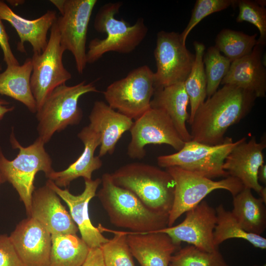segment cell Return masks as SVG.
Segmentation results:
<instances>
[{
  "label": "cell",
  "instance_id": "obj_1",
  "mask_svg": "<svg viewBox=\"0 0 266 266\" xmlns=\"http://www.w3.org/2000/svg\"><path fill=\"white\" fill-rule=\"evenodd\" d=\"M256 98L251 92L224 85L196 112L190 124L192 140L210 145L222 143L228 129L248 114Z\"/></svg>",
  "mask_w": 266,
  "mask_h": 266
},
{
  "label": "cell",
  "instance_id": "obj_2",
  "mask_svg": "<svg viewBox=\"0 0 266 266\" xmlns=\"http://www.w3.org/2000/svg\"><path fill=\"white\" fill-rule=\"evenodd\" d=\"M100 179L101 187L96 196L112 225L133 233L155 232L167 227L168 215L150 210L133 193L116 185L110 173H103Z\"/></svg>",
  "mask_w": 266,
  "mask_h": 266
},
{
  "label": "cell",
  "instance_id": "obj_3",
  "mask_svg": "<svg viewBox=\"0 0 266 266\" xmlns=\"http://www.w3.org/2000/svg\"><path fill=\"white\" fill-rule=\"evenodd\" d=\"M110 174L116 185L133 193L150 210L168 216L173 202L175 183L166 170L135 162L125 165Z\"/></svg>",
  "mask_w": 266,
  "mask_h": 266
},
{
  "label": "cell",
  "instance_id": "obj_4",
  "mask_svg": "<svg viewBox=\"0 0 266 266\" xmlns=\"http://www.w3.org/2000/svg\"><path fill=\"white\" fill-rule=\"evenodd\" d=\"M122 6L121 2H108L99 9L94 27L99 33H105V38L92 39L86 52L87 63L93 64L108 52L128 54L133 51L146 36L148 28L140 18L131 25L123 19L115 17Z\"/></svg>",
  "mask_w": 266,
  "mask_h": 266
},
{
  "label": "cell",
  "instance_id": "obj_5",
  "mask_svg": "<svg viewBox=\"0 0 266 266\" xmlns=\"http://www.w3.org/2000/svg\"><path fill=\"white\" fill-rule=\"evenodd\" d=\"M10 142L13 149H19V153L14 159L9 160L0 150V171L5 181L10 183L17 191L28 216L33 193L35 189V175L42 171L47 178L54 171L52 160L45 150L44 142L39 137L30 145L24 147L12 132Z\"/></svg>",
  "mask_w": 266,
  "mask_h": 266
},
{
  "label": "cell",
  "instance_id": "obj_6",
  "mask_svg": "<svg viewBox=\"0 0 266 266\" xmlns=\"http://www.w3.org/2000/svg\"><path fill=\"white\" fill-rule=\"evenodd\" d=\"M98 92L93 83H86L85 80L55 88L36 113L38 137L45 144L56 132L79 124L83 117L82 110L78 106L79 98L85 94Z\"/></svg>",
  "mask_w": 266,
  "mask_h": 266
},
{
  "label": "cell",
  "instance_id": "obj_7",
  "mask_svg": "<svg viewBox=\"0 0 266 266\" xmlns=\"http://www.w3.org/2000/svg\"><path fill=\"white\" fill-rule=\"evenodd\" d=\"M241 140L233 142L232 138L227 137L222 143L215 145L191 140L175 153L158 156L157 164L161 167H178L210 179L226 177L229 175L223 169L225 160Z\"/></svg>",
  "mask_w": 266,
  "mask_h": 266
},
{
  "label": "cell",
  "instance_id": "obj_8",
  "mask_svg": "<svg viewBox=\"0 0 266 266\" xmlns=\"http://www.w3.org/2000/svg\"><path fill=\"white\" fill-rule=\"evenodd\" d=\"M166 170L175 183L173 204L168 217V227L172 226L183 214L196 206L213 191L226 190L233 197L244 188L238 179L231 176L216 181L178 167H167Z\"/></svg>",
  "mask_w": 266,
  "mask_h": 266
},
{
  "label": "cell",
  "instance_id": "obj_9",
  "mask_svg": "<svg viewBox=\"0 0 266 266\" xmlns=\"http://www.w3.org/2000/svg\"><path fill=\"white\" fill-rule=\"evenodd\" d=\"M155 90L154 72L143 65L109 85L103 94L109 106L135 120L151 108Z\"/></svg>",
  "mask_w": 266,
  "mask_h": 266
},
{
  "label": "cell",
  "instance_id": "obj_10",
  "mask_svg": "<svg viewBox=\"0 0 266 266\" xmlns=\"http://www.w3.org/2000/svg\"><path fill=\"white\" fill-rule=\"evenodd\" d=\"M65 51L61 44L55 21L51 28L46 48L40 54L33 53L31 58L33 70L30 84L36 103L37 111L55 88L65 84L71 78V74L63 63V55Z\"/></svg>",
  "mask_w": 266,
  "mask_h": 266
},
{
  "label": "cell",
  "instance_id": "obj_11",
  "mask_svg": "<svg viewBox=\"0 0 266 266\" xmlns=\"http://www.w3.org/2000/svg\"><path fill=\"white\" fill-rule=\"evenodd\" d=\"M154 55L157 67L154 72L155 90L184 82L195 59V55L183 43L180 33L174 32L158 33Z\"/></svg>",
  "mask_w": 266,
  "mask_h": 266
},
{
  "label": "cell",
  "instance_id": "obj_12",
  "mask_svg": "<svg viewBox=\"0 0 266 266\" xmlns=\"http://www.w3.org/2000/svg\"><path fill=\"white\" fill-rule=\"evenodd\" d=\"M97 2V0H65L61 16L56 21L61 44L73 56L79 74L83 73L87 64V31Z\"/></svg>",
  "mask_w": 266,
  "mask_h": 266
},
{
  "label": "cell",
  "instance_id": "obj_13",
  "mask_svg": "<svg viewBox=\"0 0 266 266\" xmlns=\"http://www.w3.org/2000/svg\"><path fill=\"white\" fill-rule=\"evenodd\" d=\"M130 131L131 139L127 154L132 159L144 158L145 147L148 144H166L178 151L185 144L169 117L158 109L146 111L133 121Z\"/></svg>",
  "mask_w": 266,
  "mask_h": 266
},
{
  "label": "cell",
  "instance_id": "obj_14",
  "mask_svg": "<svg viewBox=\"0 0 266 266\" xmlns=\"http://www.w3.org/2000/svg\"><path fill=\"white\" fill-rule=\"evenodd\" d=\"M216 221L215 209L202 200L186 212L181 223L158 231L167 234L178 244L186 242L204 251L212 252L218 249L213 243Z\"/></svg>",
  "mask_w": 266,
  "mask_h": 266
},
{
  "label": "cell",
  "instance_id": "obj_15",
  "mask_svg": "<svg viewBox=\"0 0 266 266\" xmlns=\"http://www.w3.org/2000/svg\"><path fill=\"white\" fill-rule=\"evenodd\" d=\"M25 266H49L51 234L37 221L28 217L9 236Z\"/></svg>",
  "mask_w": 266,
  "mask_h": 266
},
{
  "label": "cell",
  "instance_id": "obj_16",
  "mask_svg": "<svg viewBox=\"0 0 266 266\" xmlns=\"http://www.w3.org/2000/svg\"><path fill=\"white\" fill-rule=\"evenodd\" d=\"M83 192L79 195L72 194L68 189H62L50 180L46 182L68 206L70 215L76 225L81 238L89 248L100 247L107 242L100 231L92 223L88 211L89 202L96 195L98 188L101 184V179H84Z\"/></svg>",
  "mask_w": 266,
  "mask_h": 266
},
{
  "label": "cell",
  "instance_id": "obj_17",
  "mask_svg": "<svg viewBox=\"0 0 266 266\" xmlns=\"http://www.w3.org/2000/svg\"><path fill=\"white\" fill-rule=\"evenodd\" d=\"M266 147L265 141L258 142L253 137L247 142L243 137L226 157L223 164V169L229 176L238 179L244 187L259 195L263 186L258 181V172L264 164L263 151Z\"/></svg>",
  "mask_w": 266,
  "mask_h": 266
},
{
  "label": "cell",
  "instance_id": "obj_18",
  "mask_svg": "<svg viewBox=\"0 0 266 266\" xmlns=\"http://www.w3.org/2000/svg\"><path fill=\"white\" fill-rule=\"evenodd\" d=\"M28 217L39 222L51 235L76 234L79 231L60 198L47 184L33 191Z\"/></svg>",
  "mask_w": 266,
  "mask_h": 266
},
{
  "label": "cell",
  "instance_id": "obj_19",
  "mask_svg": "<svg viewBox=\"0 0 266 266\" xmlns=\"http://www.w3.org/2000/svg\"><path fill=\"white\" fill-rule=\"evenodd\" d=\"M127 237L132 254L140 266H169L172 256L180 248L160 231L129 233Z\"/></svg>",
  "mask_w": 266,
  "mask_h": 266
},
{
  "label": "cell",
  "instance_id": "obj_20",
  "mask_svg": "<svg viewBox=\"0 0 266 266\" xmlns=\"http://www.w3.org/2000/svg\"><path fill=\"white\" fill-rule=\"evenodd\" d=\"M0 18L7 21L15 29L20 38L17 50L25 53L24 43L28 42L33 53L40 54L46 48L47 33L57 20L56 12L48 10L34 20H29L15 13L3 0H0Z\"/></svg>",
  "mask_w": 266,
  "mask_h": 266
},
{
  "label": "cell",
  "instance_id": "obj_21",
  "mask_svg": "<svg viewBox=\"0 0 266 266\" xmlns=\"http://www.w3.org/2000/svg\"><path fill=\"white\" fill-rule=\"evenodd\" d=\"M89 119L88 126L100 136L98 155L100 158L114 153L118 141L124 133L130 131L133 123V120L101 100L95 101Z\"/></svg>",
  "mask_w": 266,
  "mask_h": 266
},
{
  "label": "cell",
  "instance_id": "obj_22",
  "mask_svg": "<svg viewBox=\"0 0 266 266\" xmlns=\"http://www.w3.org/2000/svg\"><path fill=\"white\" fill-rule=\"evenodd\" d=\"M263 46L256 44L252 52L231 63L221 84L231 85L265 98L266 94V69L262 60Z\"/></svg>",
  "mask_w": 266,
  "mask_h": 266
},
{
  "label": "cell",
  "instance_id": "obj_23",
  "mask_svg": "<svg viewBox=\"0 0 266 266\" xmlns=\"http://www.w3.org/2000/svg\"><path fill=\"white\" fill-rule=\"evenodd\" d=\"M77 137L84 144L82 154L66 169L60 171L54 170L47 177L60 188L66 187L79 177L92 179L93 172L102 166L100 158L94 155L96 149L100 144V134L88 126L80 131Z\"/></svg>",
  "mask_w": 266,
  "mask_h": 266
},
{
  "label": "cell",
  "instance_id": "obj_24",
  "mask_svg": "<svg viewBox=\"0 0 266 266\" xmlns=\"http://www.w3.org/2000/svg\"><path fill=\"white\" fill-rule=\"evenodd\" d=\"M189 103L184 82L156 89L150 102L151 108L162 110L167 114L185 142L192 140L186 124L189 118Z\"/></svg>",
  "mask_w": 266,
  "mask_h": 266
},
{
  "label": "cell",
  "instance_id": "obj_25",
  "mask_svg": "<svg viewBox=\"0 0 266 266\" xmlns=\"http://www.w3.org/2000/svg\"><path fill=\"white\" fill-rule=\"evenodd\" d=\"M32 70V61L29 58L22 65L7 66L0 73V94L20 102L32 113H36V103L30 84Z\"/></svg>",
  "mask_w": 266,
  "mask_h": 266
},
{
  "label": "cell",
  "instance_id": "obj_26",
  "mask_svg": "<svg viewBox=\"0 0 266 266\" xmlns=\"http://www.w3.org/2000/svg\"><path fill=\"white\" fill-rule=\"evenodd\" d=\"M251 190L244 187L233 197L231 212L245 231L261 235L266 228V203L261 198L255 197Z\"/></svg>",
  "mask_w": 266,
  "mask_h": 266
},
{
  "label": "cell",
  "instance_id": "obj_27",
  "mask_svg": "<svg viewBox=\"0 0 266 266\" xmlns=\"http://www.w3.org/2000/svg\"><path fill=\"white\" fill-rule=\"evenodd\" d=\"M49 266H81L89 247L81 238L74 234L51 235Z\"/></svg>",
  "mask_w": 266,
  "mask_h": 266
},
{
  "label": "cell",
  "instance_id": "obj_28",
  "mask_svg": "<svg viewBox=\"0 0 266 266\" xmlns=\"http://www.w3.org/2000/svg\"><path fill=\"white\" fill-rule=\"evenodd\" d=\"M217 221L213 232V243L216 247L231 238L246 240L256 248H266V238L261 235L249 233L239 225L231 211L227 210L223 204L216 208Z\"/></svg>",
  "mask_w": 266,
  "mask_h": 266
},
{
  "label": "cell",
  "instance_id": "obj_29",
  "mask_svg": "<svg viewBox=\"0 0 266 266\" xmlns=\"http://www.w3.org/2000/svg\"><path fill=\"white\" fill-rule=\"evenodd\" d=\"M195 61L191 70L184 81L185 90L189 98L190 113L187 122L190 125L198 108L204 102L206 95L207 80L203 63L205 46L195 41Z\"/></svg>",
  "mask_w": 266,
  "mask_h": 266
},
{
  "label": "cell",
  "instance_id": "obj_30",
  "mask_svg": "<svg viewBox=\"0 0 266 266\" xmlns=\"http://www.w3.org/2000/svg\"><path fill=\"white\" fill-rule=\"evenodd\" d=\"M258 33L250 35L243 32L225 29L215 39V46L231 62L250 54L257 44Z\"/></svg>",
  "mask_w": 266,
  "mask_h": 266
},
{
  "label": "cell",
  "instance_id": "obj_31",
  "mask_svg": "<svg viewBox=\"0 0 266 266\" xmlns=\"http://www.w3.org/2000/svg\"><path fill=\"white\" fill-rule=\"evenodd\" d=\"M169 266H230L219 249L212 252L189 245L178 249L171 257Z\"/></svg>",
  "mask_w": 266,
  "mask_h": 266
},
{
  "label": "cell",
  "instance_id": "obj_32",
  "mask_svg": "<svg viewBox=\"0 0 266 266\" xmlns=\"http://www.w3.org/2000/svg\"><path fill=\"white\" fill-rule=\"evenodd\" d=\"M203 63L207 80L206 95L209 98L218 90L232 62L215 46H212L204 52Z\"/></svg>",
  "mask_w": 266,
  "mask_h": 266
},
{
  "label": "cell",
  "instance_id": "obj_33",
  "mask_svg": "<svg viewBox=\"0 0 266 266\" xmlns=\"http://www.w3.org/2000/svg\"><path fill=\"white\" fill-rule=\"evenodd\" d=\"M127 235L116 233L100 247L105 266H135Z\"/></svg>",
  "mask_w": 266,
  "mask_h": 266
},
{
  "label": "cell",
  "instance_id": "obj_34",
  "mask_svg": "<svg viewBox=\"0 0 266 266\" xmlns=\"http://www.w3.org/2000/svg\"><path fill=\"white\" fill-rule=\"evenodd\" d=\"M239 13L236 18L238 23L247 22L255 26L258 30L260 36L257 44L264 46L266 43V9L256 1L236 0Z\"/></svg>",
  "mask_w": 266,
  "mask_h": 266
},
{
  "label": "cell",
  "instance_id": "obj_35",
  "mask_svg": "<svg viewBox=\"0 0 266 266\" xmlns=\"http://www.w3.org/2000/svg\"><path fill=\"white\" fill-rule=\"evenodd\" d=\"M236 4L234 0H197L192 10L191 18L183 32L180 33L181 39L186 44L187 37L191 31L203 19L215 12L227 9Z\"/></svg>",
  "mask_w": 266,
  "mask_h": 266
},
{
  "label": "cell",
  "instance_id": "obj_36",
  "mask_svg": "<svg viewBox=\"0 0 266 266\" xmlns=\"http://www.w3.org/2000/svg\"><path fill=\"white\" fill-rule=\"evenodd\" d=\"M0 266H25L7 234H0Z\"/></svg>",
  "mask_w": 266,
  "mask_h": 266
},
{
  "label": "cell",
  "instance_id": "obj_37",
  "mask_svg": "<svg viewBox=\"0 0 266 266\" xmlns=\"http://www.w3.org/2000/svg\"><path fill=\"white\" fill-rule=\"evenodd\" d=\"M9 39L4 25L0 18V46L3 53L4 61L7 66L20 65L11 50Z\"/></svg>",
  "mask_w": 266,
  "mask_h": 266
},
{
  "label": "cell",
  "instance_id": "obj_38",
  "mask_svg": "<svg viewBox=\"0 0 266 266\" xmlns=\"http://www.w3.org/2000/svg\"><path fill=\"white\" fill-rule=\"evenodd\" d=\"M81 266H105L100 248H89L87 256Z\"/></svg>",
  "mask_w": 266,
  "mask_h": 266
},
{
  "label": "cell",
  "instance_id": "obj_39",
  "mask_svg": "<svg viewBox=\"0 0 266 266\" xmlns=\"http://www.w3.org/2000/svg\"><path fill=\"white\" fill-rule=\"evenodd\" d=\"M9 102L7 100L0 99V121L2 119L4 115L14 109V106H8Z\"/></svg>",
  "mask_w": 266,
  "mask_h": 266
},
{
  "label": "cell",
  "instance_id": "obj_40",
  "mask_svg": "<svg viewBox=\"0 0 266 266\" xmlns=\"http://www.w3.org/2000/svg\"><path fill=\"white\" fill-rule=\"evenodd\" d=\"M258 179L259 182L266 184V165L264 164L259 169L258 172Z\"/></svg>",
  "mask_w": 266,
  "mask_h": 266
},
{
  "label": "cell",
  "instance_id": "obj_41",
  "mask_svg": "<svg viewBox=\"0 0 266 266\" xmlns=\"http://www.w3.org/2000/svg\"><path fill=\"white\" fill-rule=\"evenodd\" d=\"M50 1L55 5L60 13L62 12L65 0H51Z\"/></svg>",
  "mask_w": 266,
  "mask_h": 266
},
{
  "label": "cell",
  "instance_id": "obj_42",
  "mask_svg": "<svg viewBox=\"0 0 266 266\" xmlns=\"http://www.w3.org/2000/svg\"><path fill=\"white\" fill-rule=\"evenodd\" d=\"M7 1L13 6H16L22 4L25 2L24 0H7Z\"/></svg>",
  "mask_w": 266,
  "mask_h": 266
},
{
  "label": "cell",
  "instance_id": "obj_43",
  "mask_svg": "<svg viewBox=\"0 0 266 266\" xmlns=\"http://www.w3.org/2000/svg\"><path fill=\"white\" fill-rule=\"evenodd\" d=\"M259 195L260 198L263 200L264 202L266 203V188L263 187L261 192H260Z\"/></svg>",
  "mask_w": 266,
  "mask_h": 266
},
{
  "label": "cell",
  "instance_id": "obj_44",
  "mask_svg": "<svg viewBox=\"0 0 266 266\" xmlns=\"http://www.w3.org/2000/svg\"><path fill=\"white\" fill-rule=\"evenodd\" d=\"M6 181L0 171V188L1 185L2 184H3Z\"/></svg>",
  "mask_w": 266,
  "mask_h": 266
},
{
  "label": "cell",
  "instance_id": "obj_45",
  "mask_svg": "<svg viewBox=\"0 0 266 266\" xmlns=\"http://www.w3.org/2000/svg\"><path fill=\"white\" fill-rule=\"evenodd\" d=\"M254 266H258V265H254Z\"/></svg>",
  "mask_w": 266,
  "mask_h": 266
},
{
  "label": "cell",
  "instance_id": "obj_46",
  "mask_svg": "<svg viewBox=\"0 0 266 266\" xmlns=\"http://www.w3.org/2000/svg\"><path fill=\"white\" fill-rule=\"evenodd\" d=\"M0 69H1V68L0 67Z\"/></svg>",
  "mask_w": 266,
  "mask_h": 266
}]
</instances>
